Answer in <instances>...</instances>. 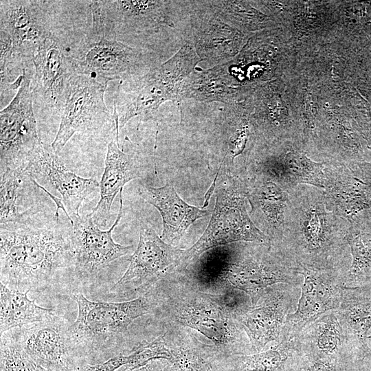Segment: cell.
<instances>
[{
    "label": "cell",
    "instance_id": "6da1fadb",
    "mask_svg": "<svg viewBox=\"0 0 371 371\" xmlns=\"http://www.w3.org/2000/svg\"><path fill=\"white\" fill-rule=\"evenodd\" d=\"M0 279L10 289L42 292L75 277L72 225L38 215L0 224Z\"/></svg>",
    "mask_w": 371,
    "mask_h": 371
},
{
    "label": "cell",
    "instance_id": "7a4b0ae2",
    "mask_svg": "<svg viewBox=\"0 0 371 371\" xmlns=\"http://www.w3.org/2000/svg\"><path fill=\"white\" fill-rule=\"evenodd\" d=\"M349 226L335 211L324 188L300 184L289 192L284 230L278 247L298 264L330 268L349 248Z\"/></svg>",
    "mask_w": 371,
    "mask_h": 371
},
{
    "label": "cell",
    "instance_id": "3957f363",
    "mask_svg": "<svg viewBox=\"0 0 371 371\" xmlns=\"http://www.w3.org/2000/svg\"><path fill=\"white\" fill-rule=\"evenodd\" d=\"M0 2V71L16 76L33 65L36 49L53 33L50 1Z\"/></svg>",
    "mask_w": 371,
    "mask_h": 371
},
{
    "label": "cell",
    "instance_id": "277c9868",
    "mask_svg": "<svg viewBox=\"0 0 371 371\" xmlns=\"http://www.w3.org/2000/svg\"><path fill=\"white\" fill-rule=\"evenodd\" d=\"M78 305L76 321L68 328L72 348L80 352L102 350L137 318L149 314L151 303L145 297L122 302L91 301L82 293L74 295Z\"/></svg>",
    "mask_w": 371,
    "mask_h": 371
},
{
    "label": "cell",
    "instance_id": "5b68a950",
    "mask_svg": "<svg viewBox=\"0 0 371 371\" xmlns=\"http://www.w3.org/2000/svg\"><path fill=\"white\" fill-rule=\"evenodd\" d=\"M247 203L244 181L229 179L217 192L212 217L205 232L191 247L183 251L181 262H190L212 247L234 242L270 244L269 238L251 220Z\"/></svg>",
    "mask_w": 371,
    "mask_h": 371
},
{
    "label": "cell",
    "instance_id": "8992f818",
    "mask_svg": "<svg viewBox=\"0 0 371 371\" xmlns=\"http://www.w3.org/2000/svg\"><path fill=\"white\" fill-rule=\"evenodd\" d=\"M30 70L9 104L0 111V170H25L41 142L33 111Z\"/></svg>",
    "mask_w": 371,
    "mask_h": 371
},
{
    "label": "cell",
    "instance_id": "52a82bcc",
    "mask_svg": "<svg viewBox=\"0 0 371 371\" xmlns=\"http://www.w3.org/2000/svg\"><path fill=\"white\" fill-rule=\"evenodd\" d=\"M186 45L175 57L140 77L137 87L125 107L115 110L116 126L122 128L134 117L152 118L159 105L171 100L178 102L179 85L195 63L191 48Z\"/></svg>",
    "mask_w": 371,
    "mask_h": 371
},
{
    "label": "cell",
    "instance_id": "ba28073f",
    "mask_svg": "<svg viewBox=\"0 0 371 371\" xmlns=\"http://www.w3.org/2000/svg\"><path fill=\"white\" fill-rule=\"evenodd\" d=\"M106 84L87 75L74 76L69 84L57 134L52 143L58 153L76 133H91L114 119L106 106Z\"/></svg>",
    "mask_w": 371,
    "mask_h": 371
},
{
    "label": "cell",
    "instance_id": "9c48e42d",
    "mask_svg": "<svg viewBox=\"0 0 371 371\" xmlns=\"http://www.w3.org/2000/svg\"><path fill=\"white\" fill-rule=\"evenodd\" d=\"M69 54L78 74L101 79L106 85L110 80H126L144 65V56L139 50L92 32Z\"/></svg>",
    "mask_w": 371,
    "mask_h": 371
},
{
    "label": "cell",
    "instance_id": "30bf717a",
    "mask_svg": "<svg viewBox=\"0 0 371 371\" xmlns=\"http://www.w3.org/2000/svg\"><path fill=\"white\" fill-rule=\"evenodd\" d=\"M122 190H120L119 212L112 226L102 230L91 214L80 216L72 224L75 277L84 282L91 280L113 261L128 255L133 246L116 243L112 237L114 228L122 216Z\"/></svg>",
    "mask_w": 371,
    "mask_h": 371
},
{
    "label": "cell",
    "instance_id": "8fae6325",
    "mask_svg": "<svg viewBox=\"0 0 371 371\" xmlns=\"http://www.w3.org/2000/svg\"><path fill=\"white\" fill-rule=\"evenodd\" d=\"M69 325L54 314L43 321L8 330L25 352L48 371H75L78 357L71 344Z\"/></svg>",
    "mask_w": 371,
    "mask_h": 371
},
{
    "label": "cell",
    "instance_id": "7c38bea8",
    "mask_svg": "<svg viewBox=\"0 0 371 371\" xmlns=\"http://www.w3.org/2000/svg\"><path fill=\"white\" fill-rule=\"evenodd\" d=\"M25 170L46 188L56 191L61 196L65 215L69 223L80 215L79 209L90 194L100 189V183L93 178H83L69 170L58 157L52 146L42 141L32 154Z\"/></svg>",
    "mask_w": 371,
    "mask_h": 371
},
{
    "label": "cell",
    "instance_id": "4fadbf2b",
    "mask_svg": "<svg viewBox=\"0 0 371 371\" xmlns=\"http://www.w3.org/2000/svg\"><path fill=\"white\" fill-rule=\"evenodd\" d=\"M33 96L47 107L62 112L71 78L78 74L75 64L60 40L52 33L39 45L33 57Z\"/></svg>",
    "mask_w": 371,
    "mask_h": 371
},
{
    "label": "cell",
    "instance_id": "5bb4252c",
    "mask_svg": "<svg viewBox=\"0 0 371 371\" xmlns=\"http://www.w3.org/2000/svg\"><path fill=\"white\" fill-rule=\"evenodd\" d=\"M183 251L164 241L152 227L142 225L139 242L128 268L111 291L146 283L181 262Z\"/></svg>",
    "mask_w": 371,
    "mask_h": 371
},
{
    "label": "cell",
    "instance_id": "9a60e30c",
    "mask_svg": "<svg viewBox=\"0 0 371 371\" xmlns=\"http://www.w3.org/2000/svg\"><path fill=\"white\" fill-rule=\"evenodd\" d=\"M256 226L277 246L282 239L289 192L272 180L250 171L243 181Z\"/></svg>",
    "mask_w": 371,
    "mask_h": 371
},
{
    "label": "cell",
    "instance_id": "2e32d148",
    "mask_svg": "<svg viewBox=\"0 0 371 371\" xmlns=\"http://www.w3.org/2000/svg\"><path fill=\"white\" fill-rule=\"evenodd\" d=\"M324 190L335 211L350 223L371 216V187L344 164L325 162Z\"/></svg>",
    "mask_w": 371,
    "mask_h": 371
},
{
    "label": "cell",
    "instance_id": "e0dca14e",
    "mask_svg": "<svg viewBox=\"0 0 371 371\" xmlns=\"http://www.w3.org/2000/svg\"><path fill=\"white\" fill-rule=\"evenodd\" d=\"M293 262L281 249L273 255H248L230 264L225 278L235 288L255 293L274 284L289 282L296 267Z\"/></svg>",
    "mask_w": 371,
    "mask_h": 371
},
{
    "label": "cell",
    "instance_id": "ac0fdd59",
    "mask_svg": "<svg viewBox=\"0 0 371 371\" xmlns=\"http://www.w3.org/2000/svg\"><path fill=\"white\" fill-rule=\"evenodd\" d=\"M325 162H318L300 150H287L258 162L251 172L261 175L288 192L300 184L324 188Z\"/></svg>",
    "mask_w": 371,
    "mask_h": 371
},
{
    "label": "cell",
    "instance_id": "d6986e66",
    "mask_svg": "<svg viewBox=\"0 0 371 371\" xmlns=\"http://www.w3.org/2000/svg\"><path fill=\"white\" fill-rule=\"evenodd\" d=\"M0 223H23L41 212L42 189L25 170H0Z\"/></svg>",
    "mask_w": 371,
    "mask_h": 371
},
{
    "label": "cell",
    "instance_id": "ffe728a7",
    "mask_svg": "<svg viewBox=\"0 0 371 371\" xmlns=\"http://www.w3.org/2000/svg\"><path fill=\"white\" fill-rule=\"evenodd\" d=\"M142 172V164L135 155L124 152L114 142L108 144L100 182V199L91 212L97 225H107L116 195L128 182L140 177Z\"/></svg>",
    "mask_w": 371,
    "mask_h": 371
},
{
    "label": "cell",
    "instance_id": "44dd1931",
    "mask_svg": "<svg viewBox=\"0 0 371 371\" xmlns=\"http://www.w3.org/2000/svg\"><path fill=\"white\" fill-rule=\"evenodd\" d=\"M139 194L159 212L163 221L161 238L170 245L179 241L194 222L209 214L207 210L187 203L169 183L159 188L142 186Z\"/></svg>",
    "mask_w": 371,
    "mask_h": 371
},
{
    "label": "cell",
    "instance_id": "7402d4cb",
    "mask_svg": "<svg viewBox=\"0 0 371 371\" xmlns=\"http://www.w3.org/2000/svg\"><path fill=\"white\" fill-rule=\"evenodd\" d=\"M298 264L295 271L304 276L296 311L287 317L293 329H299L324 313L336 308L339 293L326 272Z\"/></svg>",
    "mask_w": 371,
    "mask_h": 371
},
{
    "label": "cell",
    "instance_id": "603a6c76",
    "mask_svg": "<svg viewBox=\"0 0 371 371\" xmlns=\"http://www.w3.org/2000/svg\"><path fill=\"white\" fill-rule=\"evenodd\" d=\"M175 319L194 329L216 345L223 346L233 337V326L223 308L205 300H194L176 307Z\"/></svg>",
    "mask_w": 371,
    "mask_h": 371
},
{
    "label": "cell",
    "instance_id": "cb8c5ba5",
    "mask_svg": "<svg viewBox=\"0 0 371 371\" xmlns=\"http://www.w3.org/2000/svg\"><path fill=\"white\" fill-rule=\"evenodd\" d=\"M286 312L284 296L276 291L241 315L240 322L256 351L260 352L267 344L278 339Z\"/></svg>",
    "mask_w": 371,
    "mask_h": 371
},
{
    "label": "cell",
    "instance_id": "d4e9b609",
    "mask_svg": "<svg viewBox=\"0 0 371 371\" xmlns=\"http://www.w3.org/2000/svg\"><path fill=\"white\" fill-rule=\"evenodd\" d=\"M28 292L8 288L0 283V333L39 322L54 314L27 297Z\"/></svg>",
    "mask_w": 371,
    "mask_h": 371
},
{
    "label": "cell",
    "instance_id": "484cf974",
    "mask_svg": "<svg viewBox=\"0 0 371 371\" xmlns=\"http://www.w3.org/2000/svg\"><path fill=\"white\" fill-rule=\"evenodd\" d=\"M346 240L351 262L346 278L349 284H371V217L350 223Z\"/></svg>",
    "mask_w": 371,
    "mask_h": 371
},
{
    "label": "cell",
    "instance_id": "4316f807",
    "mask_svg": "<svg viewBox=\"0 0 371 371\" xmlns=\"http://www.w3.org/2000/svg\"><path fill=\"white\" fill-rule=\"evenodd\" d=\"M341 317L348 335L364 348L371 328V284L346 292L341 304Z\"/></svg>",
    "mask_w": 371,
    "mask_h": 371
},
{
    "label": "cell",
    "instance_id": "83f0119b",
    "mask_svg": "<svg viewBox=\"0 0 371 371\" xmlns=\"http://www.w3.org/2000/svg\"><path fill=\"white\" fill-rule=\"evenodd\" d=\"M0 371H48L38 365L9 332L1 334Z\"/></svg>",
    "mask_w": 371,
    "mask_h": 371
},
{
    "label": "cell",
    "instance_id": "f1b7e54d",
    "mask_svg": "<svg viewBox=\"0 0 371 371\" xmlns=\"http://www.w3.org/2000/svg\"><path fill=\"white\" fill-rule=\"evenodd\" d=\"M287 358L286 349L280 346L252 355L237 356L232 363L236 371H282Z\"/></svg>",
    "mask_w": 371,
    "mask_h": 371
},
{
    "label": "cell",
    "instance_id": "f546056e",
    "mask_svg": "<svg viewBox=\"0 0 371 371\" xmlns=\"http://www.w3.org/2000/svg\"><path fill=\"white\" fill-rule=\"evenodd\" d=\"M315 343L318 350L326 355L335 353L344 339L343 329L337 318L327 315L316 323L315 328Z\"/></svg>",
    "mask_w": 371,
    "mask_h": 371
},
{
    "label": "cell",
    "instance_id": "4dcf8cb0",
    "mask_svg": "<svg viewBox=\"0 0 371 371\" xmlns=\"http://www.w3.org/2000/svg\"><path fill=\"white\" fill-rule=\"evenodd\" d=\"M172 353L170 359L161 363L162 371H207L210 363L203 355L191 350H181ZM161 362V360H160Z\"/></svg>",
    "mask_w": 371,
    "mask_h": 371
},
{
    "label": "cell",
    "instance_id": "1f68e13d",
    "mask_svg": "<svg viewBox=\"0 0 371 371\" xmlns=\"http://www.w3.org/2000/svg\"><path fill=\"white\" fill-rule=\"evenodd\" d=\"M348 168L357 178L371 187V161L356 164Z\"/></svg>",
    "mask_w": 371,
    "mask_h": 371
},
{
    "label": "cell",
    "instance_id": "d6a6232c",
    "mask_svg": "<svg viewBox=\"0 0 371 371\" xmlns=\"http://www.w3.org/2000/svg\"><path fill=\"white\" fill-rule=\"evenodd\" d=\"M307 371H334V368L328 361L318 359L309 366Z\"/></svg>",
    "mask_w": 371,
    "mask_h": 371
},
{
    "label": "cell",
    "instance_id": "836d02e7",
    "mask_svg": "<svg viewBox=\"0 0 371 371\" xmlns=\"http://www.w3.org/2000/svg\"><path fill=\"white\" fill-rule=\"evenodd\" d=\"M146 371H162L160 359L153 360L145 366Z\"/></svg>",
    "mask_w": 371,
    "mask_h": 371
},
{
    "label": "cell",
    "instance_id": "e575fe53",
    "mask_svg": "<svg viewBox=\"0 0 371 371\" xmlns=\"http://www.w3.org/2000/svg\"><path fill=\"white\" fill-rule=\"evenodd\" d=\"M364 348H366L368 350L369 354L371 355V328L367 333Z\"/></svg>",
    "mask_w": 371,
    "mask_h": 371
},
{
    "label": "cell",
    "instance_id": "d590c367",
    "mask_svg": "<svg viewBox=\"0 0 371 371\" xmlns=\"http://www.w3.org/2000/svg\"><path fill=\"white\" fill-rule=\"evenodd\" d=\"M207 371H225V369L221 368V366L216 364H210Z\"/></svg>",
    "mask_w": 371,
    "mask_h": 371
},
{
    "label": "cell",
    "instance_id": "8d00e7d4",
    "mask_svg": "<svg viewBox=\"0 0 371 371\" xmlns=\"http://www.w3.org/2000/svg\"><path fill=\"white\" fill-rule=\"evenodd\" d=\"M124 371H146V368L144 366V367H142V368H137V369L125 370Z\"/></svg>",
    "mask_w": 371,
    "mask_h": 371
}]
</instances>
